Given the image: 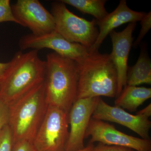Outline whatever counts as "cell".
Segmentation results:
<instances>
[{
    "label": "cell",
    "mask_w": 151,
    "mask_h": 151,
    "mask_svg": "<svg viewBox=\"0 0 151 151\" xmlns=\"http://www.w3.org/2000/svg\"><path fill=\"white\" fill-rule=\"evenodd\" d=\"M46 65L39 57L38 50L17 52L0 79V99L10 106L43 83Z\"/></svg>",
    "instance_id": "1"
},
{
    "label": "cell",
    "mask_w": 151,
    "mask_h": 151,
    "mask_svg": "<svg viewBox=\"0 0 151 151\" xmlns=\"http://www.w3.org/2000/svg\"><path fill=\"white\" fill-rule=\"evenodd\" d=\"M46 63L44 86L47 103L69 113L77 97L78 63L55 52L47 55Z\"/></svg>",
    "instance_id": "2"
},
{
    "label": "cell",
    "mask_w": 151,
    "mask_h": 151,
    "mask_svg": "<svg viewBox=\"0 0 151 151\" xmlns=\"http://www.w3.org/2000/svg\"><path fill=\"white\" fill-rule=\"evenodd\" d=\"M78 65L76 100L100 96L116 97L118 74L110 54H102L98 50H91Z\"/></svg>",
    "instance_id": "3"
},
{
    "label": "cell",
    "mask_w": 151,
    "mask_h": 151,
    "mask_svg": "<svg viewBox=\"0 0 151 151\" xmlns=\"http://www.w3.org/2000/svg\"><path fill=\"white\" fill-rule=\"evenodd\" d=\"M47 107L44 82L10 105L9 125L14 143L24 140L32 143Z\"/></svg>",
    "instance_id": "4"
},
{
    "label": "cell",
    "mask_w": 151,
    "mask_h": 151,
    "mask_svg": "<svg viewBox=\"0 0 151 151\" xmlns=\"http://www.w3.org/2000/svg\"><path fill=\"white\" fill-rule=\"evenodd\" d=\"M50 13L54 18L55 30L65 39L89 49L94 45L99 34L95 19L89 21L77 16L60 1L52 3Z\"/></svg>",
    "instance_id": "5"
},
{
    "label": "cell",
    "mask_w": 151,
    "mask_h": 151,
    "mask_svg": "<svg viewBox=\"0 0 151 151\" xmlns=\"http://www.w3.org/2000/svg\"><path fill=\"white\" fill-rule=\"evenodd\" d=\"M68 113L48 105L32 142L36 151H65L68 139Z\"/></svg>",
    "instance_id": "6"
},
{
    "label": "cell",
    "mask_w": 151,
    "mask_h": 151,
    "mask_svg": "<svg viewBox=\"0 0 151 151\" xmlns=\"http://www.w3.org/2000/svg\"><path fill=\"white\" fill-rule=\"evenodd\" d=\"M18 45L21 50L32 49L39 51L44 48L50 49L78 63L83 61L91 51L90 49L80 44L68 41L55 30L42 35L31 33L23 35L20 39Z\"/></svg>",
    "instance_id": "7"
},
{
    "label": "cell",
    "mask_w": 151,
    "mask_h": 151,
    "mask_svg": "<svg viewBox=\"0 0 151 151\" xmlns=\"http://www.w3.org/2000/svg\"><path fill=\"white\" fill-rule=\"evenodd\" d=\"M11 8L18 24L28 28L32 34L42 35L55 30L52 14L38 0H18Z\"/></svg>",
    "instance_id": "8"
},
{
    "label": "cell",
    "mask_w": 151,
    "mask_h": 151,
    "mask_svg": "<svg viewBox=\"0 0 151 151\" xmlns=\"http://www.w3.org/2000/svg\"><path fill=\"white\" fill-rule=\"evenodd\" d=\"M91 137L89 144L99 142L108 145L128 147L136 151H151V140L128 135L119 131L114 126L102 120L91 118L85 138Z\"/></svg>",
    "instance_id": "9"
},
{
    "label": "cell",
    "mask_w": 151,
    "mask_h": 151,
    "mask_svg": "<svg viewBox=\"0 0 151 151\" xmlns=\"http://www.w3.org/2000/svg\"><path fill=\"white\" fill-rule=\"evenodd\" d=\"M98 97L77 99L68 113L70 125L65 151L84 149L85 133L96 106Z\"/></svg>",
    "instance_id": "10"
},
{
    "label": "cell",
    "mask_w": 151,
    "mask_h": 151,
    "mask_svg": "<svg viewBox=\"0 0 151 151\" xmlns=\"http://www.w3.org/2000/svg\"><path fill=\"white\" fill-rule=\"evenodd\" d=\"M92 118L120 124L137 133L142 139L150 140L151 122L149 118L137 114L133 115L120 107L108 105L100 97L97 98Z\"/></svg>",
    "instance_id": "11"
},
{
    "label": "cell",
    "mask_w": 151,
    "mask_h": 151,
    "mask_svg": "<svg viewBox=\"0 0 151 151\" xmlns=\"http://www.w3.org/2000/svg\"><path fill=\"white\" fill-rule=\"evenodd\" d=\"M137 23H130L122 32L113 30L109 34L112 40L111 55L118 74V89L116 98L127 85L128 60L130 50L133 45V33Z\"/></svg>",
    "instance_id": "12"
},
{
    "label": "cell",
    "mask_w": 151,
    "mask_h": 151,
    "mask_svg": "<svg viewBox=\"0 0 151 151\" xmlns=\"http://www.w3.org/2000/svg\"><path fill=\"white\" fill-rule=\"evenodd\" d=\"M146 14L144 12L132 10L127 6L126 0H121L116 9L108 14L105 18L100 21L96 20L97 26L99 27V34L90 50H98L105 38L116 28L127 23L140 21Z\"/></svg>",
    "instance_id": "13"
},
{
    "label": "cell",
    "mask_w": 151,
    "mask_h": 151,
    "mask_svg": "<svg viewBox=\"0 0 151 151\" xmlns=\"http://www.w3.org/2000/svg\"><path fill=\"white\" fill-rule=\"evenodd\" d=\"M151 97L150 88L127 85L116 97L115 106L135 112L139 106Z\"/></svg>",
    "instance_id": "14"
},
{
    "label": "cell",
    "mask_w": 151,
    "mask_h": 151,
    "mask_svg": "<svg viewBox=\"0 0 151 151\" xmlns=\"http://www.w3.org/2000/svg\"><path fill=\"white\" fill-rule=\"evenodd\" d=\"M151 84V62L148 55L147 46L143 45L139 56L134 66L128 67L127 85L137 86Z\"/></svg>",
    "instance_id": "15"
},
{
    "label": "cell",
    "mask_w": 151,
    "mask_h": 151,
    "mask_svg": "<svg viewBox=\"0 0 151 151\" xmlns=\"http://www.w3.org/2000/svg\"><path fill=\"white\" fill-rule=\"evenodd\" d=\"M65 4L72 6L84 14L93 16L97 21H100L107 16L108 13L105 5V0H60Z\"/></svg>",
    "instance_id": "16"
},
{
    "label": "cell",
    "mask_w": 151,
    "mask_h": 151,
    "mask_svg": "<svg viewBox=\"0 0 151 151\" xmlns=\"http://www.w3.org/2000/svg\"><path fill=\"white\" fill-rule=\"evenodd\" d=\"M13 144L12 130L7 125L0 132V151H12Z\"/></svg>",
    "instance_id": "17"
},
{
    "label": "cell",
    "mask_w": 151,
    "mask_h": 151,
    "mask_svg": "<svg viewBox=\"0 0 151 151\" xmlns=\"http://www.w3.org/2000/svg\"><path fill=\"white\" fill-rule=\"evenodd\" d=\"M4 22L18 24L13 14L9 0H0V23Z\"/></svg>",
    "instance_id": "18"
},
{
    "label": "cell",
    "mask_w": 151,
    "mask_h": 151,
    "mask_svg": "<svg viewBox=\"0 0 151 151\" xmlns=\"http://www.w3.org/2000/svg\"><path fill=\"white\" fill-rule=\"evenodd\" d=\"M141 29L139 34L137 38V40L135 41L133 45L136 48L140 44L143 39L146 35L147 33L151 28V12H149L146 14L144 17L140 21Z\"/></svg>",
    "instance_id": "19"
},
{
    "label": "cell",
    "mask_w": 151,
    "mask_h": 151,
    "mask_svg": "<svg viewBox=\"0 0 151 151\" xmlns=\"http://www.w3.org/2000/svg\"><path fill=\"white\" fill-rule=\"evenodd\" d=\"M9 105L0 99V132L9 122Z\"/></svg>",
    "instance_id": "20"
},
{
    "label": "cell",
    "mask_w": 151,
    "mask_h": 151,
    "mask_svg": "<svg viewBox=\"0 0 151 151\" xmlns=\"http://www.w3.org/2000/svg\"><path fill=\"white\" fill-rule=\"evenodd\" d=\"M133 149L122 146L108 145L99 143L94 146L92 151H134Z\"/></svg>",
    "instance_id": "21"
},
{
    "label": "cell",
    "mask_w": 151,
    "mask_h": 151,
    "mask_svg": "<svg viewBox=\"0 0 151 151\" xmlns=\"http://www.w3.org/2000/svg\"><path fill=\"white\" fill-rule=\"evenodd\" d=\"M12 151H36L32 143L27 141H20L13 144Z\"/></svg>",
    "instance_id": "22"
},
{
    "label": "cell",
    "mask_w": 151,
    "mask_h": 151,
    "mask_svg": "<svg viewBox=\"0 0 151 151\" xmlns=\"http://www.w3.org/2000/svg\"><path fill=\"white\" fill-rule=\"evenodd\" d=\"M137 115H141L145 116L149 118L151 116V104H149L146 108H144L142 110L139 111L137 113Z\"/></svg>",
    "instance_id": "23"
},
{
    "label": "cell",
    "mask_w": 151,
    "mask_h": 151,
    "mask_svg": "<svg viewBox=\"0 0 151 151\" xmlns=\"http://www.w3.org/2000/svg\"><path fill=\"white\" fill-rule=\"evenodd\" d=\"M9 65V62L8 63H0V79L2 77L7 68Z\"/></svg>",
    "instance_id": "24"
},
{
    "label": "cell",
    "mask_w": 151,
    "mask_h": 151,
    "mask_svg": "<svg viewBox=\"0 0 151 151\" xmlns=\"http://www.w3.org/2000/svg\"><path fill=\"white\" fill-rule=\"evenodd\" d=\"M94 146L93 144H89L88 145L85 147L84 149L76 151H92Z\"/></svg>",
    "instance_id": "25"
},
{
    "label": "cell",
    "mask_w": 151,
    "mask_h": 151,
    "mask_svg": "<svg viewBox=\"0 0 151 151\" xmlns=\"http://www.w3.org/2000/svg\"></svg>",
    "instance_id": "26"
}]
</instances>
